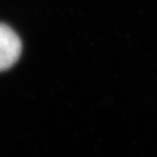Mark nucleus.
<instances>
[{"instance_id": "1", "label": "nucleus", "mask_w": 157, "mask_h": 157, "mask_svg": "<svg viewBox=\"0 0 157 157\" xmlns=\"http://www.w3.org/2000/svg\"><path fill=\"white\" fill-rule=\"evenodd\" d=\"M22 51L21 40L8 26L0 23V71H5L17 62Z\"/></svg>"}]
</instances>
